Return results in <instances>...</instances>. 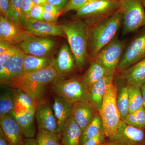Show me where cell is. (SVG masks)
Segmentation results:
<instances>
[{
	"instance_id": "cell-1",
	"label": "cell",
	"mask_w": 145,
	"mask_h": 145,
	"mask_svg": "<svg viewBox=\"0 0 145 145\" xmlns=\"http://www.w3.org/2000/svg\"><path fill=\"white\" fill-rule=\"evenodd\" d=\"M58 79L57 71L51 65L43 70L24 74L13 79L7 86L23 91L33 99L38 105L46 102L45 99L47 86Z\"/></svg>"
},
{
	"instance_id": "cell-2",
	"label": "cell",
	"mask_w": 145,
	"mask_h": 145,
	"mask_svg": "<svg viewBox=\"0 0 145 145\" xmlns=\"http://www.w3.org/2000/svg\"><path fill=\"white\" fill-rule=\"evenodd\" d=\"M122 23L123 15L119 9L89 29L88 44V57L92 59L96 58L101 50L114 39Z\"/></svg>"
},
{
	"instance_id": "cell-3",
	"label": "cell",
	"mask_w": 145,
	"mask_h": 145,
	"mask_svg": "<svg viewBox=\"0 0 145 145\" xmlns=\"http://www.w3.org/2000/svg\"><path fill=\"white\" fill-rule=\"evenodd\" d=\"M61 26L66 36L76 67L82 69L85 65L88 57L89 29L86 23L80 20L69 22Z\"/></svg>"
},
{
	"instance_id": "cell-4",
	"label": "cell",
	"mask_w": 145,
	"mask_h": 145,
	"mask_svg": "<svg viewBox=\"0 0 145 145\" xmlns=\"http://www.w3.org/2000/svg\"><path fill=\"white\" fill-rule=\"evenodd\" d=\"M118 89L113 82L107 86L102 106L99 113L103 121L106 137L110 138L117 133L121 120L117 105Z\"/></svg>"
},
{
	"instance_id": "cell-5",
	"label": "cell",
	"mask_w": 145,
	"mask_h": 145,
	"mask_svg": "<svg viewBox=\"0 0 145 145\" xmlns=\"http://www.w3.org/2000/svg\"><path fill=\"white\" fill-rule=\"evenodd\" d=\"M123 15L122 35L145 26V10L142 0H118Z\"/></svg>"
},
{
	"instance_id": "cell-6",
	"label": "cell",
	"mask_w": 145,
	"mask_h": 145,
	"mask_svg": "<svg viewBox=\"0 0 145 145\" xmlns=\"http://www.w3.org/2000/svg\"><path fill=\"white\" fill-rule=\"evenodd\" d=\"M52 84V91L72 105L77 102H88V90L81 79L58 78Z\"/></svg>"
},
{
	"instance_id": "cell-7",
	"label": "cell",
	"mask_w": 145,
	"mask_h": 145,
	"mask_svg": "<svg viewBox=\"0 0 145 145\" xmlns=\"http://www.w3.org/2000/svg\"><path fill=\"white\" fill-rule=\"evenodd\" d=\"M119 8L118 0H93L76 10L75 16L88 18L94 25L111 16Z\"/></svg>"
},
{
	"instance_id": "cell-8",
	"label": "cell",
	"mask_w": 145,
	"mask_h": 145,
	"mask_svg": "<svg viewBox=\"0 0 145 145\" xmlns=\"http://www.w3.org/2000/svg\"><path fill=\"white\" fill-rule=\"evenodd\" d=\"M145 58V28L126 48L121 57L117 71L126 69Z\"/></svg>"
},
{
	"instance_id": "cell-9",
	"label": "cell",
	"mask_w": 145,
	"mask_h": 145,
	"mask_svg": "<svg viewBox=\"0 0 145 145\" xmlns=\"http://www.w3.org/2000/svg\"><path fill=\"white\" fill-rule=\"evenodd\" d=\"M108 139L113 145H145V129L130 126L122 121L116 134Z\"/></svg>"
},
{
	"instance_id": "cell-10",
	"label": "cell",
	"mask_w": 145,
	"mask_h": 145,
	"mask_svg": "<svg viewBox=\"0 0 145 145\" xmlns=\"http://www.w3.org/2000/svg\"><path fill=\"white\" fill-rule=\"evenodd\" d=\"M125 43L117 37L103 48L96 58L103 63L108 71L114 73L125 50Z\"/></svg>"
},
{
	"instance_id": "cell-11",
	"label": "cell",
	"mask_w": 145,
	"mask_h": 145,
	"mask_svg": "<svg viewBox=\"0 0 145 145\" xmlns=\"http://www.w3.org/2000/svg\"><path fill=\"white\" fill-rule=\"evenodd\" d=\"M55 41L44 37L29 35L18 47L25 54L38 57H47L56 45Z\"/></svg>"
},
{
	"instance_id": "cell-12",
	"label": "cell",
	"mask_w": 145,
	"mask_h": 145,
	"mask_svg": "<svg viewBox=\"0 0 145 145\" xmlns=\"http://www.w3.org/2000/svg\"><path fill=\"white\" fill-rule=\"evenodd\" d=\"M25 54L21 50L0 66V81L2 85H7L13 79L24 74V62Z\"/></svg>"
},
{
	"instance_id": "cell-13",
	"label": "cell",
	"mask_w": 145,
	"mask_h": 145,
	"mask_svg": "<svg viewBox=\"0 0 145 145\" xmlns=\"http://www.w3.org/2000/svg\"><path fill=\"white\" fill-rule=\"evenodd\" d=\"M22 27L29 35L38 37L55 36L66 38L61 25L57 24L48 23L26 18Z\"/></svg>"
},
{
	"instance_id": "cell-14",
	"label": "cell",
	"mask_w": 145,
	"mask_h": 145,
	"mask_svg": "<svg viewBox=\"0 0 145 145\" xmlns=\"http://www.w3.org/2000/svg\"><path fill=\"white\" fill-rule=\"evenodd\" d=\"M29 35L22 25L0 17V40L5 41L13 45H18Z\"/></svg>"
},
{
	"instance_id": "cell-15",
	"label": "cell",
	"mask_w": 145,
	"mask_h": 145,
	"mask_svg": "<svg viewBox=\"0 0 145 145\" xmlns=\"http://www.w3.org/2000/svg\"><path fill=\"white\" fill-rule=\"evenodd\" d=\"M39 129H44L54 133H60L59 125L52 106L46 102L38 105L36 114Z\"/></svg>"
},
{
	"instance_id": "cell-16",
	"label": "cell",
	"mask_w": 145,
	"mask_h": 145,
	"mask_svg": "<svg viewBox=\"0 0 145 145\" xmlns=\"http://www.w3.org/2000/svg\"><path fill=\"white\" fill-rule=\"evenodd\" d=\"M1 128L10 145H21L22 131L16 119L10 114L0 116Z\"/></svg>"
},
{
	"instance_id": "cell-17",
	"label": "cell",
	"mask_w": 145,
	"mask_h": 145,
	"mask_svg": "<svg viewBox=\"0 0 145 145\" xmlns=\"http://www.w3.org/2000/svg\"><path fill=\"white\" fill-rule=\"evenodd\" d=\"M72 116L83 133L98 112L88 102H77L72 104Z\"/></svg>"
},
{
	"instance_id": "cell-18",
	"label": "cell",
	"mask_w": 145,
	"mask_h": 145,
	"mask_svg": "<svg viewBox=\"0 0 145 145\" xmlns=\"http://www.w3.org/2000/svg\"><path fill=\"white\" fill-rule=\"evenodd\" d=\"M51 65L57 71L58 78H63L74 70L76 67L75 60L70 47L67 44L63 46Z\"/></svg>"
},
{
	"instance_id": "cell-19",
	"label": "cell",
	"mask_w": 145,
	"mask_h": 145,
	"mask_svg": "<svg viewBox=\"0 0 145 145\" xmlns=\"http://www.w3.org/2000/svg\"><path fill=\"white\" fill-rule=\"evenodd\" d=\"M114 74H109L98 81L89 91L88 102L100 111L103 100L107 86L113 82Z\"/></svg>"
},
{
	"instance_id": "cell-20",
	"label": "cell",
	"mask_w": 145,
	"mask_h": 145,
	"mask_svg": "<svg viewBox=\"0 0 145 145\" xmlns=\"http://www.w3.org/2000/svg\"><path fill=\"white\" fill-rule=\"evenodd\" d=\"M36 109L26 111L15 112L9 114L13 116L18 122L25 138H34L36 134L34 120Z\"/></svg>"
},
{
	"instance_id": "cell-21",
	"label": "cell",
	"mask_w": 145,
	"mask_h": 145,
	"mask_svg": "<svg viewBox=\"0 0 145 145\" xmlns=\"http://www.w3.org/2000/svg\"><path fill=\"white\" fill-rule=\"evenodd\" d=\"M111 73L106 68L101 61L95 58L90 67L83 76L82 81L88 91L98 81L105 76Z\"/></svg>"
},
{
	"instance_id": "cell-22",
	"label": "cell",
	"mask_w": 145,
	"mask_h": 145,
	"mask_svg": "<svg viewBox=\"0 0 145 145\" xmlns=\"http://www.w3.org/2000/svg\"><path fill=\"white\" fill-rule=\"evenodd\" d=\"M62 145H80L82 131L71 115L66 123L61 132Z\"/></svg>"
},
{
	"instance_id": "cell-23",
	"label": "cell",
	"mask_w": 145,
	"mask_h": 145,
	"mask_svg": "<svg viewBox=\"0 0 145 145\" xmlns=\"http://www.w3.org/2000/svg\"><path fill=\"white\" fill-rule=\"evenodd\" d=\"M53 112L59 125L60 133L65 124L72 114V104L64 99L56 96L52 106Z\"/></svg>"
},
{
	"instance_id": "cell-24",
	"label": "cell",
	"mask_w": 145,
	"mask_h": 145,
	"mask_svg": "<svg viewBox=\"0 0 145 145\" xmlns=\"http://www.w3.org/2000/svg\"><path fill=\"white\" fill-rule=\"evenodd\" d=\"M121 72L129 84L142 86L145 83V58Z\"/></svg>"
},
{
	"instance_id": "cell-25",
	"label": "cell",
	"mask_w": 145,
	"mask_h": 145,
	"mask_svg": "<svg viewBox=\"0 0 145 145\" xmlns=\"http://www.w3.org/2000/svg\"><path fill=\"white\" fill-rule=\"evenodd\" d=\"M51 64L52 61L48 57L25 54L24 62V74L43 70Z\"/></svg>"
},
{
	"instance_id": "cell-26",
	"label": "cell",
	"mask_w": 145,
	"mask_h": 145,
	"mask_svg": "<svg viewBox=\"0 0 145 145\" xmlns=\"http://www.w3.org/2000/svg\"><path fill=\"white\" fill-rule=\"evenodd\" d=\"M16 106L14 89L4 88L0 95V116L9 114Z\"/></svg>"
},
{
	"instance_id": "cell-27",
	"label": "cell",
	"mask_w": 145,
	"mask_h": 145,
	"mask_svg": "<svg viewBox=\"0 0 145 145\" xmlns=\"http://www.w3.org/2000/svg\"><path fill=\"white\" fill-rule=\"evenodd\" d=\"M14 89L16 99L14 111H26L36 109L37 104L31 97L20 89Z\"/></svg>"
},
{
	"instance_id": "cell-28",
	"label": "cell",
	"mask_w": 145,
	"mask_h": 145,
	"mask_svg": "<svg viewBox=\"0 0 145 145\" xmlns=\"http://www.w3.org/2000/svg\"><path fill=\"white\" fill-rule=\"evenodd\" d=\"M141 86L138 85L129 84L127 86L129 102V112H135L144 106Z\"/></svg>"
},
{
	"instance_id": "cell-29",
	"label": "cell",
	"mask_w": 145,
	"mask_h": 145,
	"mask_svg": "<svg viewBox=\"0 0 145 145\" xmlns=\"http://www.w3.org/2000/svg\"><path fill=\"white\" fill-rule=\"evenodd\" d=\"M36 140L38 145H60L61 144V134L47 130L39 129Z\"/></svg>"
},
{
	"instance_id": "cell-30",
	"label": "cell",
	"mask_w": 145,
	"mask_h": 145,
	"mask_svg": "<svg viewBox=\"0 0 145 145\" xmlns=\"http://www.w3.org/2000/svg\"><path fill=\"white\" fill-rule=\"evenodd\" d=\"M104 129L103 121L99 112L90 124L83 131L80 145L87 140L95 137Z\"/></svg>"
},
{
	"instance_id": "cell-31",
	"label": "cell",
	"mask_w": 145,
	"mask_h": 145,
	"mask_svg": "<svg viewBox=\"0 0 145 145\" xmlns=\"http://www.w3.org/2000/svg\"><path fill=\"white\" fill-rule=\"evenodd\" d=\"M22 1L10 0L8 16L9 20L22 26L27 17L24 15L22 9Z\"/></svg>"
},
{
	"instance_id": "cell-32",
	"label": "cell",
	"mask_w": 145,
	"mask_h": 145,
	"mask_svg": "<svg viewBox=\"0 0 145 145\" xmlns=\"http://www.w3.org/2000/svg\"><path fill=\"white\" fill-rule=\"evenodd\" d=\"M117 103L121 120L124 121L129 112V102L127 86L122 88L119 92L118 90Z\"/></svg>"
},
{
	"instance_id": "cell-33",
	"label": "cell",
	"mask_w": 145,
	"mask_h": 145,
	"mask_svg": "<svg viewBox=\"0 0 145 145\" xmlns=\"http://www.w3.org/2000/svg\"><path fill=\"white\" fill-rule=\"evenodd\" d=\"M93 0H70L64 8L62 13H66L72 10H76L82 8Z\"/></svg>"
},
{
	"instance_id": "cell-34",
	"label": "cell",
	"mask_w": 145,
	"mask_h": 145,
	"mask_svg": "<svg viewBox=\"0 0 145 145\" xmlns=\"http://www.w3.org/2000/svg\"><path fill=\"white\" fill-rule=\"evenodd\" d=\"M44 5H35L29 12L27 18L33 20L43 21Z\"/></svg>"
},
{
	"instance_id": "cell-35",
	"label": "cell",
	"mask_w": 145,
	"mask_h": 145,
	"mask_svg": "<svg viewBox=\"0 0 145 145\" xmlns=\"http://www.w3.org/2000/svg\"><path fill=\"white\" fill-rule=\"evenodd\" d=\"M20 50L19 47L13 45L9 49L0 54V66L2 65L7 61L15 56Z\"/></svg>"
},
{
	"instance_id": "cell-36",
	"label": "cell",
	"mask_w": 145,
	"mask_h": 145,
	"mask_svg": "<svg viewBox=\"0 0 145 145\" xmlns=\"http://www.w3.org/2000/svg\"><path fill=\"white\" fill-rule=\"evenodd\" d=\"M106 137V135L103 129L98 135L87 140L81 145H101L105 142Z\"/></svg>"
},
{
	"instance_id": "cell-37",
	"label": "cell",
	"mask_w": 145,
	"mask_h": 145,
	"mask_svg": "<svg viewBox=\"0 0 145 145\" xmlns=\"http://www.w3.org/2000/svg\"><path fill=\"white\" fill-rule=\"evenodd\" d=\"M135 114L137 119L138 127L140 129H145V108H142L135 112Z\"/></svg>"
},
{
	"instance_id": "cell-38",
	"label": "cell",
	"mask_w": 145,
	"mask_h": 145,
	"mask_svg": "<svg viewBox=\"0 0 145 145\" xmlns=\"http://www.w3.org/2000/svg\"><path fill=\"white\" fill-rule=\"evenodd\" d=\"M35 4L32 0H22V9L24 15L27 18L28 17L30 10L34 7Z\"/></svg>"
},
{
	"instance_id": "cell-39",
	"label": "cell",
	"mask_w": 145,
	"mask_h": 145,
	"mask_svg": "<svg viewBox=\"0 0 145 145\" xmlns=\"http://www.w3.org/2000/svg\"><path fill=\"white\" fill-rule=\"evenodd\" d=\"M60 15V14L44 12L43 15V21L48 23L56 24L57 18Z\"/></svg>"
},
{
	"instance_id": "cell-40",
	"label": "cell",
	"mask_w": 145,
	"mask_h": 145,
	"mask_svg": "<svg viewBox=\"0 0 145 145\" xmlns=\"http://www.w3.org/2000/svg\"><path fill=\"white\" fill-rule=\"evenodd\" d=\"M123 121L128 125L139 128L134 112H129Z\"/></svg>"
},
{
	"instance_id": "cell-41",
	"label": "cell",
	"mask_w": 145,
	"mask_h": 145,
	"mask_svg": "<svg viewBox=\"0 0 145 145\" xmlns=\"http://www.w3.org/2000/svg\"><path fill=\"white\" fill-rule=\"evenodd\" d=\"M10 0H0V10L2 16L8 19V11Z\"/></svg>"
},
{
	"instance_id": "cell-42",
	"label": "cell",
	"mask_w": 145,
	"mask_h": 145,
	"mask_svg": "<svg viewBox=\"0 0 145 145\" xmlns=\"http://www.w3.org/2000/svg\"><path fill=\"white\" fill-rule=\"evenodd\" d=\"M47 2L59 7L63 10L66 7L70 0H47Z\"/></svg>"
},
{
	"instance_id": "cell-43",
	"label": "cell",
	"mask_w": 145,
	"mask_h": 145,
	"mask_svg": "<svg viewBox=\"0 0 145 145\" xmlns=\"http://www.w3.org/2000/svg\"><path fill=\"white\" fill-rule=\"evenodd\" d=\"M44 12H49L54 14H61L62 13V10L59 7L55 6L53 5L47 3L44 5Z\"/></svg>"
},
{
	"instance_id": "cell-44",
	"label": "cell",
	"mask_w": 145,
	"mask_h": 145,
	"mask_svg": "<svg viewBox=\"0 0 145 145\" xmlns=\"http://www.w3.org/2000/svg\"><path fill=\"white\" fill-rule=\"evenodd\" d=\"M13 45L5 41L0 40V54L9 49Z\"/></svg>"
},
{
	"instance_id": "cell-45",
	"label": "cell",
	"mask_w": 145,
	"mask_h": 145,
	"mask_svg": "<svg viewBox=\"0 0 145 145\" xmlns=\"http://www.w3.org/2000/svg\"><path fill=\"white\" fill-rule=\"evenodd\" d=\"M21 145H38L36 139L34 138L24 139Z\"/></svg>"
},
{
	"instance_id": "cell-46",
	"label": "cell",
	"mask_w": 145,
	"mask_h": 145,
	"mask_svg": "<svg viewBox=\"0 0 145 145\" xmlns=\"http://www.w3.org/2000/svg\"><path fill=\"white\" fill-rule=\"evenodd\" d=\"M0 145H10L1 128H0Z\"/></svg>"
},
{
	"instance_id": "cell-47",
	"label": "cell",
	"mask_w": 145,
	"mask_h": 145,
	"mask_svg": "<svg viewBox=\"0 0 145 145\" xmlns=\"http://www.w3.org/2000/svg\"><path fill=\"white\" fill-rule=\"evenodd\" d=\"M35 5H44L47 3V0H32Z\"/></svg>"
},
{
	"instance_id": "cell-48",
	"label": "cell",
	"mask_w": 145,
	"mask_h": 145,
	"mask_svg": "<svg viewBox=\"0 0 145 145\" xmlns=\"http://www.w3.org/2000/svg\"><path fill=\"white\" fill-rule=\"evenodd\" d=\"M141 89H142V93L144 98V107L145 108V83L141 86Z\"/></svg>"
},
{
	"instance_id": "cell-49",
	"label": "cell",
	"mask_w": 145,
	"mask_h": 145,
	"mask_svg": "<svg viewBox=\"0 0 145 145\" xmlns=\"http://www.w3.org/2000/svg\"><path fill=\"white\" fill-rule=\"evenodd\" d=\"M101 145H113L112 144H110V143L109 142H105L103 143V144H102Z\"/></svg>"
},
{
	"instance_id": "cell-50",
	"label": "cell",
	"mask_w": 145,
	"mask_h": 145,
	"mask_svg": "<svg viewBox=\"0 0 145 145\" xmlns=\"http://www.w3.org/2000/svg\"><path fill=\"white\" fill-rule=\"evenodd\" d=\"M143 5H144V7L145 10V0H142Z\"/></svg>"
},
{
	"instance_id": "cell-51",
	"label": "cell",
	"mask_w": 145,
	"mask_h": 145,
	"mask_svg": "<svg viewBox=\"0 0 145 145\" xmlns=\"http://www.w3.org/2000/svg\"><path fill=\"white\" fill-rule=\"evenodd\" d=\"M60 145H62V144H60Z\"/></svg>"
},
{
	"instance_id": "cell-52",
	"label": "cell",
	"mask_w": 145,
	"mask_h": 145,
	"mask_svg": "<svg viewBox=\"0 0 145 145\" xmlns=\"http://www.w3.org/2000/svg\"></svg>"
}]
</instances>
